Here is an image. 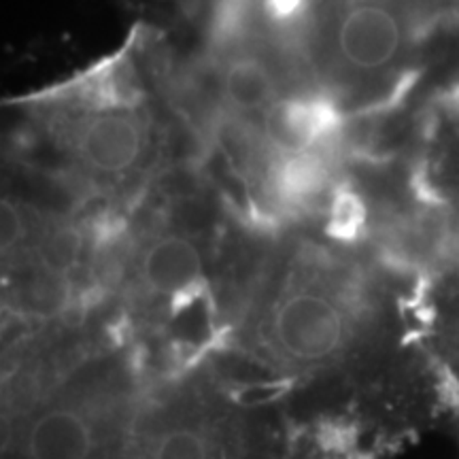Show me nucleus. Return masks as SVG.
<instances>
[{
    "label": "nucleus",
    "mask_w": 459,
    "mask_h": 459,
    "mask_svg": "<svg viewBox=\"0 0 459 459\" xmlns=\"http://www.w3.org/2000/svg\"><path fill=\"white\" fill-rule=\"evenodd\" d=\"M271 338L287 359L317 364L342 351L349 341V319L328 296L300 290L274 307Z\"/></svg>",
    "instance_id": "1"
},
{
    "label": "nucleus",
    "mask_w": 459,
    "mask_h": 459,
    "mask_svg": "<svg viewBox=\"0 0 459 459\" xmlns=\"http://www.w3.org/2000/svg\"><path fill=\"white\" fill-rule=\"evenodd\" d=\"M307 0H264V13L273 22L285 24L302 15Z\"/></svg>",
    "instance_id": "12"
},
{
    "label": "nucleus",
    "mask_w": 459,
    "mask_h": 459,
    "mask_svg": "<svg viewBox=\"0 0 459 459\" xmlns=\"http://www.w3.org/2000/svg\"><path fill=\"white\" fill-rule=\"evenodd\" d=\"M0 215H3V221H0V226H3V251L7 254V251H13L22 243V238L26 234V223L24 217L17 211V206L9 203V200H3Z\"/></svg>",
    "instance_id": "11"
},
{
    "label": "nucleus",
    "mask_w": 459,
    "mask_h": 459,
    "mask_svg": "<svg viewBox=\"0 0 459 459\" xmlns=\"http://www.w3.org/2000/svg\"><path fill=\"white\" fill-rule=\"evenodd\" d=\"M341 115L324 96H294L273 102L264 117V134L271 145L287 153L313 152L319 143L334 134Z\"/></svg>",
    "instance_id": "3"
},
{
    "label": "nucleus",
    "mask_w": 459,
    "mask_h": 459,
    "mask_svg": "<svg viewBox=\"0 0 459 459\" xmlns=\"http://www.w3.org/2000/svg\"><path fill=\"white\" fill-rule=\"evenodd\" d=\"M100 436L94 421L73 406L43 411L28 426L24 459H99Z\"/></svg>",
    "instance_id": "5"
},
{
    "label": "nucleus",
    "mask_w": 459,
    "mask_h": 459,
    "mask_svg": "<svg viewBox=\"0 0 459 459\" xmlns=\"http://www.w3.org/2000/svg\"><path fill=\"white\" fill-rule=\"evenodd\" d=\"M145 459H215L211 436L200 428H170L152 440Z\"/></svg>",
    "instance_id": "9"
},
{
    "label": "nucleus",
    "mask_w": 459,
    "mask_h": 459,
    "mask_svg": "<svg viewBox=\"0 0 459 459\" xmlns=\"http://www.w3.org/2000/svg\"><path fill=\"white\" fill-rule=\"evenodd\" d=\"M221 91L226 100L238 111L268 108L277 96V83L271 68L262 60L243 56L226 66L221 77Z\"/></svg>",
    "instance_id": "7"
},
{
    "label": "nucleus",
    "mask_w": 459,
    "mask_h": 459,
    "mask_svg": "<svg viewBox=\"0 0 459 459\" xmlns=\"http://www.w3.org/2000/svg\"><path fill=\"white\" fill-rule=\"evenodd\" d=\"M402 32L392 11L361 4L342 15L336 32L338 54L358 71L387 66L400 49Z\"/></svg>",
    "instance_id": "4"
},
{
    "label": "nucleus",
    "mask_w": 459,
    "mask_h": 459,
    "mask_svg": "<svg viewBox=\"0 0 459 459\" xmlns=\"http://www.w3.org/2000/svg\"><path fill=\"white\" fill-rule=\"evenodd\" d=\"M145 145L143 126L128 113H99L74 130L73 147L90 170L122 175L139 162Z\"/></svg>",
    "instance_id": "2"
},
{
    "label": "nucleus",
    "mask_w": 459,
    "mask_h": 459,
    "mask_svg": "<svg viewBox=\"0 0 459 459\" xmlns=\"http://www.w3.org/2000/svg\"><path fill=\"white\" fill-rule=\"evenodd\" d=\"M203 273L196 245L179 234H166L147 247L141 262V279L152 294L179 296L194 290Z\"/></svg>",
    "instance_id": "6"
},
{
    "label": "nucleus",
    "mask_w": 459,
    "mask_h": 459,
    "mask_svg": "<svg viewBox=\"0 0 459 459\" xmlns=\"http://www.w3.org/2000/svg\"><path fill=\"white\" fill-rule=\"evenodd\" d=\"M366 226V204L351 189H338L328 211V234L338 243H353Z\"/></svg>",
    "instance_id": "10"
},
{
    "label": "nucleus",
    "mask_w": 459,
    "mask_h": 459,
    "mask_svg": "<svg viewBox=\"0 0 459 459\" xmlns=\"http://www.w3.org/2000/svg\"><path fill=\"white\" fill-rule=\"evenodd\" d=\"M328 170L315 152H300L281 156L273 172V187L285 203L298 204L317 196L324 189Z\"/></svg>",
    "instance_id": "8"
}]
</instances>
